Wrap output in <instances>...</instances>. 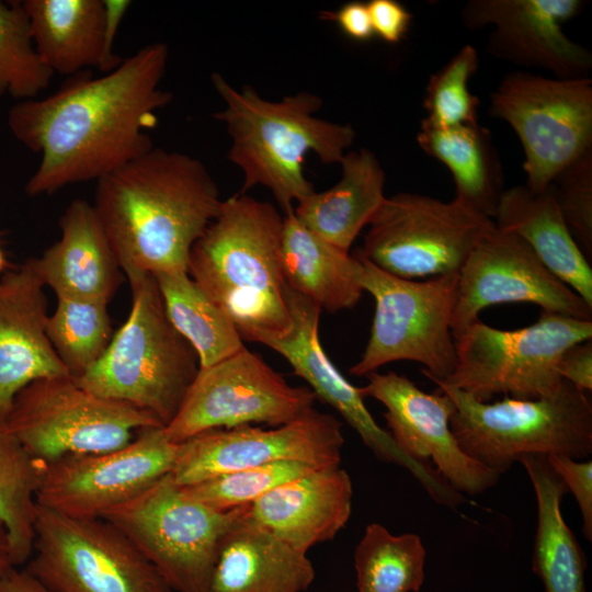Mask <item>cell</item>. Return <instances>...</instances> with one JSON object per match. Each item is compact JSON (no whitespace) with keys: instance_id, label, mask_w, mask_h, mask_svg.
<instances>
[{"instance_id":"cell-1","label":"cell","mask_w":592,"mask_h":592,"mask_svg":"<svg viewBox=\"0 0 592 592\" xmlns=\"http://www.w3.org/2000/svg\"><path fill=\"white\" fill-rule=\"evenodd\" d=\"M169 58L163 43L146 45L112 71L81 72L42 99L8 113L16 140L41 155L25 184L31 196L100 180L153 148L147 133L172 93L160 88Z\"/></svg>"},{"instance_id":"cell-2","label":"cell","mask_w":592,"mask_h":592,"mask_svg":"<svg viewBox=\"0 0 592 592\" xmlns=\"http://www.w3.org/2000/svg\"><path fill=\"white\" fill-rule=\"evenodd\" d=\"M221 203L198 159L153 147L98 180L93 207L127 276L187 271Z\"/></svg>"},{"instance_id":"cell-3","label":"cell","mask_w":592,"mask_h":592,"mask_svg":"<svg viewBox=\"0 0 592 592\" xmlns=\"http://www.w3.org/2000/svg\"><path fill=\"white\" fill-rule=\"evenodd\" d=\"M283 216L246 193L223 201L193 244L187 273L236 325L243 340L257 342L291 327L281 264Z\"/></svg>"},{"instance_id":"cell-4","label":"cell","mask_w":592,"mask_h":592,"mask_svg":"<svg viewBox=\"0 0 592 592\" xmlns=\"http://www.w3.org/2000/svg\"><path fill=\"white\" fill-rule=\"evenodd\" d=\"M212 83L225 104L214 117L230 135L228 159L243 173L240 193L265 186L285 213L315 191L304 173L306 155L340 163L354 141L352 126L314 115L322 105L314 93L269 101L250 87L235 89L218 72L212 75Z\"/></svg>"},{"instance_id":"cell-5","label":"cell","mask_w":592,"mask_h":592,"mask_svg":"<svg viewBox=\"0 0 592 592\" xmlns=\"http://www.w3.org/2000/svg\"><path fill=\"white\" fill-rule=\"evenodd\" d=\"M130 311L102 357L75 378L83 388L128 403L166 426L200 371L198 357L167 317L153 275H127Z\"/></svg>"},{"instance_id":"cell-6","label":"cell","mask_w":592,"mask_h":592,"mask_svg":"<svg viewBox=\"0 0 592 592\" xmlns=\"http://www.w3.org/2000/svg\"><path fill=\"white\" fill-rule=\"evenodd\" d=\"M433 383L454 402L451 429L460 448L498 475L523 456L561 455L581 460L592 454L591 400L566 380L547 397H504L492 403Z\"/></svg>"},{"instance_id":"cell-7","label":"cell","mask_w":592,"mask_h":592,"mask_svg":"<svg viewBox=\"0 0 592 592\" xmlns=\"http://www.w3.org/2000/svg\"><path fill=\"white\" fill-rule=\"evenodd\" d=\"M357 282L375 300L371 334L353 376H366L396 361H413L431 380H444L456 362L452 331L458 273L407 280L391 275L365 259L358 250Z\"/></svg>"},{"instance_id":"cell-8","label":"cell","mask_w":592,"mask_h":592,"mask_svg":"<svg viewBox=\"0 0 592 592\" xmlns=\"http://www.w3.org/2000/svg\"><path fill=\"white\" fill-rule=\"evenodd\" d=\"M592 338V320L542 311L531 326L502 330L480 319L454 335L456 362L446 384L489 402L498 394L521 400L554 394L557 365L570 346Z\"/></svg>"},{"instance_id":"cell-9","label":"cell","mask_w":592,"mask_h":592,"mask_svg":"<svg viewBox=\"0 0 592 592\" xmlns=\"http://www.w3.org/2000/svg\"><path fill=\"white\" fill-rule=\"evenodd\" d=\"M238 512L216 511L190 498L168 474L102 519L130 540L172 591L204 592Z\"/></svg>"},{"instance_id":"cell-10","label":"cell","mask_w":592,"mask_h":592,"mask_svg":"<svg viewBox=\"0 0 592 592\" xmlns=\"http://www.w3.org/2000/svg\"><path fill=\"white\" fill-rule=\"evenodd\" d=\"M5 422L29 453L45 464L71 454L113 451L144 429L162 426L151 414L96 395L68 375L24 387Z\"/></svg>"},{"instance_id":"cell-11","label":"cell","mask_w":592,"mask_h":592,"mask_svg":"<svg viewBox=\"0 0 592 592\" xmlns=\"http://www.w3.org/2000/svg\"><path fill=\"white\" fill-rule=\"evenodd\" d=\"M358 252L380 270L407 280L458 273L494 223L453 198L415 193L386 197Z\"/></svg>"},{"instance_id":"cell-12","label":"cell","mask_w":592,"mask_h":592,"mask_svg":"<svg viewBox=\"0 0 592 592\" xmlns=\"http://www.w3.org/2000/svg\"><path fill=\"white\" fill-rule=\"evenodd\" d=\"M489 112L519 137L525 185L532 191H545L565 168L592 150L590 78L508 73L490 95Z\"/></svg>"},{"instance_id":"cell-13","label":"cell","mask_w":592,"mask_h":592,"mask_svg":"<svg viewBox=\"0 0 592 592\" xmlns=\"http://www.w3.org/2000/svg\"><path fill=\"white\" fill-rule=\"evenodd\" d=\"M25 570L50 592H173L109 521L71 517L39 505Z\"/></svg>"},{"instance_id":"cell-14","label":"cell","mask_w":592,"mask_h":592,"mask_svg":"<svg viewBox=\"0 0 592 592\" xmlns=\"http://www.w3.org/2000/svg\"><path fill=\"white\" fill-rule=\"evenodd\" d=\"M317 398L304 386H292L246 346L206 368H200L166 436L181 443L200 433L253 423L271 428L289 423L314 409Z\"/></svg>"},{"instance_id":"cell-15","label":"cell","mask_w":592,"mask_h":592,"mask_svg":"<svg viewBox=\"0 0 592 592\" xmlns=\"http://www.w3.org/2000/svg\"><path fill=\"white\" fill-rule=\"evenodd\" d=\"M286 298L289 329L280 335L261 337L257 342L281 354L316 398L338 411L378 459L407 469L435 502L451 509L464 504L465 497L431 464L415 460L398 447L366 408L360 387L353 386L331 362L318 337L321 307L288 286Z\"/></svg>"},{"instance_id":"cell-16","label":"cell","mask_w":592,"mask_h":592,"mask_svg":"<svg viewBox=\"0 0 592 592\" xmlns=\"http://www.w3.org/2000/svg\"><path fill=\"white\" fill-rule=\"evenodd\" d=\"M178 445L163 426H152L123 447L46 463L37 504L71 517H102L170 474Z\"/></svg>"},{"instance_id":"cell-17","label":"cell","mask_w":592,"mask_h":592,"mask_svg":"<svg viewBox=\"0 0 592 592\" xmlns=\"http://www.w3.org/2000/svg\"><path fill=\"white\" fill-rule=\"evenodd\" d=\"M178 444L170 476L184 487L232 470L284 460L339 466L344 436L335 417L314 408L280 426L210 430Z\"/></svg>"},{"instance_id":"cell-18","label":"cell","mask_w":592,"mask_h":592,"mask_svg":"<svg viewBox=\"0 0 592 592\" xmlns=\"http://www.w3.org/2000/svg\"><path fill=\"white\" fill-rule=\"evenodd\" d=\"M511 303L592 320V307L554 275L523 239L494 226L458 272L453 334L477 321L485 308Z\"/></svg>"},{"instance_id":"cell-19","label":"cell","mask_w":592,"mask_h":592,"mask_svg":"<svg viewBox=\"0 0 592 592\" xmlns=\"http://www.w3.org/2000/svg\"><path fill=\"white\" fill-rule=\"evenodd\" d=\"M360 387L385 408L388 432L398 447L415 460L433 464L440 476L458 493L481 494L500 475L470 458L451 429L455 411L452 399L440 390L425 392L405 375L373 372Z\"/></svg>"},{"instance_id":"cell-20","label":"cell","mask_w":592,"mask_h":592,"mask_svg":"<svg viewBox=\"0 0 592 592\" xmlns=\"http://www.w3.org/2000/svg\"><path fill=\"white\" fill-rule=\"evenodd\" d=\"M581 0H469L460 11L470 30L492 26L487 52L558 79L588 78L592 55L570 39L562 24L580 14Z\"/></svg>"},{"instance_id":"cell-21","label":"cell","mask_w":592,"mask_h":592,"mask_svg":"<svg viewBox=\"0 0 592 592\" xmlns=\"http://www.w3.org/2000/svg\"><path fill=\"white\" fill-rule=\"evenodd\" d=\"M45 285L33 259L0 275V419L34 380L70 376L46 332Z\"/></svg>"},{"instance_id":"cell-22","label":"cell","mask_w":592,"mask_h":592,"mask_svg":"<svg viewBox=\"0 0 592 592\" xmlns=\"http://www.w3.org/2000/svg\"><path fill=\"white\" fill-rule=\"evenodd\" d=\"M32 39L53 71L73 77L98 68L101 73L122 61L114 52L128 0H24Z\"/></svg>"},{"instance_id":"cell-23","label":"cell","mask_w":592,"mask_h":592,"mask_svg":"<svg viewBox=\"0 0 592 592\" xmlns=\"http://www.w3.org/2000/svg\"><path fill=\"white\" fill-rule=\"evenodd\" d=\"M351 477L339 466L319 467L243 506L244 515L298 551L332 540L352 512Z\"/></svg>"},{"instance_id":"cell-24","label":"cell","mask_w":592,"mask_h":592,"mask_svg":"<svg viewBox=\"0 0 592 592\" xmlns=\"http://www.w3.org/2000/svg\"><path fill=\"white\" fill-rule=\"evenodd\" d=\"M60 238L41 257L36 272L56 297L110 301L121 284L116 254L93 204L76 198L59 220Z\"/></svg>"},{"instance_id":"cell-25","label":"cell","mask_w":592,"mask_h":592,"mask_svg":"<svg viewBox=\"0 0 592 592\" xmlns=\"http://www.w3.org/2000/svg\"><path fill=\"white\" fill-rule=\"evenodd\" d=\"M315 576L307 554L249 520L241 506L220 543L204 592H305Z\"/></svg>"},{"instance_id":"cell-26","label":"cell","mask_w":592,"mask_h":592,"mask_svg":"<svg viewBox=\"0 0 592 592\" xmlns=\"http://www.w3.org/2000/svg\"><path fill=\"white\" fill-rule=\"evenodd\" d=\"M494 226L523 239L542 263L592 307V269L567 226L551 186L504 190Z\"/></svg>"},{"instance_id":"cell-27","label":"cell","mask_w":592,"mask_h":592,"mask_svg":"<svg viewBox=\"0 0 592 592\" xmlns=\"http://www.w3.org/2000/svg\"><path fill=\"white\" fill-rule=\"evenodd\" d=\"M340 164L338 183L299 201L294 214L316 235L349 252L386 198V177L375 153L365 148L346 152Z\"/></svg>"},{"instance_id":"cell-28","label":"cell","mask_w":592,"mask_h":592,"mask_svg":"<svg viewBox=\"0 0 592 592\" xmlns=\"http://www.w3.org/2000/svg\"><path fill=\"white\" fill-rule=\"evenodd\" d=\"M281 264L286 286L329 312L353 308L364 293L355 257L307 228L294 209L283 216Z\"/></svg>"},{"instance_id":"cell-29","label":"cell","mask_w":592,"mask_h":592,"mask_svg":"<svg viewBox=\"0 0 592 592\" xmlns=\"http://www.w3.org/2000/svg\"><path fill=\"white\" fill-rule=\"evenodd\" d=\"M417 141L451 171L455 200L494 218L504 189L501 161L489 129L478 123L442 127L424 117Z\"/></svg>"},{"instance_id":"cell-30","label":"cell","mask_w":592,"mask_h":592,"mask_svg":"<svg viewBox=\"0 0 592 592\" xmlns=\"http://www.w3.org/2000/svg\"><path fill=\"white\" fill-rule=\"evenodd\" d=\"M519 463L530 477L537 502L533 571L545 592H587L585 558L561 513V501L568 492L565 482L546 456H523Z\"/></svg>"},{"instance_id":"cell-31","label":"cell","mask_w":592,"mask_h":592,"mask_svg":"<svg viewBox=\"0 0 592 592\" xmlns=\"http://www.w3.org/2000/svg\"><path fill=\"white\" fill-rule=\"evenodd\" d=\"M168 319L206 368L244 348L234 321L190 277L187 271L153 274Z\"/></svg>"},{"instance_id":"cell-32","label":"cell","mask_w":592,"mask_h":592,"mask_svg":"<svg viewBox=\"0 0 592 592\" xmlns=\"http://www.w3.org/2000/svg\"><path fill=\"white\" fill-rule=\"evenodd\" d=\"M44 470L45 463L31 455L0 419V525L15 567L29 561L33 553Z\"/></svg>"},{"instance_id":"cell-33","label":"cell","mask_w":592,"mask_h":592,"mask_svg":"<svg viewBox=\"0 0 592 592\" xmlns=\"http://www.w3.org/2000/svg\"><path fill=\"white\" fill-rule=\"evenodd\" d=\"M425 548L412 533L391 534L371 523L354 553L358 592H418L424 581Z\"/></svg>"},{"instance_id":"cell-34","label":"cell","mask_w":592,"mask_h":592,"mask_svg":"<svg viewBox=\"0 0 592 592\" xmlns=\"http://www.w3.org/2000/svg\"><path fill=\"white\" fill-rule=\"evenodd\" d=\"M107 301L57 297L48 315V340L68 374L77 378L104 354L112 340Z\"/></svg>"},{"instance_id":"cell-35","label":"cell","mask_w":592,"mask_h":592,"mask_svg":"<svg viewBox=\"0 0 592 592\" xmlns=\"http://www.w3.org/2000/svg\"><path fill=\"white\" fill-rule=\"evenodd\" d=\"M53 76L35 49L22 1H0V96L35 99Z\"/></svg>"},{"instance_id":"cell-36","label":"cell","mask_w":592,"mask_h":592,"mask_svg":"<svg viewBox=\"0 0 592 592\" xmlns=\"http://www.w3.org/2000/svg\"><path fill=\"white\" fill-rule=\"evenodd\" d=\"M316 466L300 462H276L221 474L181 487L192 499L220 512L246 506L275 487L309 473Z\"/></svg>"},{"instance_id":"cell-37","label":"cell","mask_w":592,"mask_h":592,"mask_svg":"<svg viewBox=\"0 0 592 592\" xmlns=\"http://www.w3.org/2000/svg\"><path fill=\"white\" fill-rule=\"evenodd\" d=\"M478 66V52L467 44L430 77L423 99L426 119L442 127L478 123L479 99L468 89Z\"/></svg>"},{"instance_id":"cell-38","label":"cell","mask_w":592,"mask_h":592,"mask_svg":"<svg viewBox=\"0 0 592 592\" xmlns=\"http://www.w3.org/2000/svg\"><path fill=\"white\" fill-rule=\"evenodd\" d=\"M577 242L592 255V150L565 168L550 184Z\"/></svg>"},{"instance_id":"cell-39","label":"cell","mask_w":592,"mask_h":592,"mask_svg":"<svg viewBox=\"0 0 592 592\" xmlns=\"http://www.w3.org/2000/svg\"><path fill=\"white\" fill-rule=\"evenodd\" d=\"M551 468L559 475L570 491L582 516L584 537L592 539V462L579 460L561 455L546 456Z\"/></svg>"},{"instance_id":"cell-40","label":"cell","mask_w":592,"mask_h":592,"mask_svg":"<svg viewBox=\"0 0 592 592\" xmlns=\"http://www.w3.org/2000/svg\"><path fill=\"white\" fill-rule=\"evenodd\" d=\"M374 35L389 44L399 43L408 33L412 14L396 0L367 2Z\"/></svg>"},{"instance_id":"cell-41","label":"cell","mask_w":592,"mask_h":592,"mask_svg":"<svg viewBox=\"0 0 592 592\" xmlns=\"http://www.w3.org/2000/svg\"><path fill=\"white\" fill-rule=\"evenodd\" d=\"M561 379L578 390H592V341L577 343L567 349L557 365Z\"/></svg>"},{"instance_id":"cell-42","label":"cell","mask_w":592,"mask_h":592,"mask_svg":"<svg viewBox=\"0 0 592 592\" xmlns=\"http://www.w3.org/2000/svg\"><path fill=\"white\" fill-rule=\"evenodd\" d=\"M321 18L335 22L340 30L351 39L366 42L374 36L367 3L365 2H346L334 12H323Z\"/></svg>"},{"instance_id":"cell-43","label":"cell","mask_w":592,"mask_h":592,"mask_svg":"<svg viewBox=\"0 0 592 592\" xmlns=\"http://www.w3.org/2000/svg\"><path fill=\"white\" fill-rule=\"evenodd\" d=\"M0 592H50L25 569L11 567L0 581Z\"/></svg>"},{"instance_id":"cell-44","label":"cell","mask_w":592,"mask_h":592,"mask_svg":"<svg viewBox=\"0 0 592 592\" xmlns=\"http://www.w3.org/2000/svg\"><path fill=\"white\" fill-rule=\"evenodd\" d=\"M11 567L15 566L12 563L10 557L5 532L0 525V581Z\"/></svg>"},{"instance_id":"cell-45","label":"cell","mask_w":592,"mask_h":592,"mask_svg":"<svg viewBox=\"0 0 592 592\" xmlns=\"http://www.w3.org/2000/svg\"><path fill=\"white\" fill-rule=\"evenodd\" d=\"M7 266V260H5V257H4V253L0 247V273L5 269Z\"/></svg>"}]
</instances>
